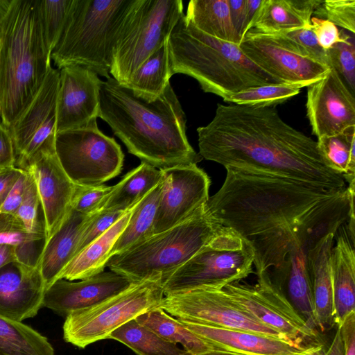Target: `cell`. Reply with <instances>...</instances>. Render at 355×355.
Masks as SVG:
<instances>
[{
	"label": "cell",
	"mask_w": 355,
	"mask_h": 355,
	"mask_svg": "<svg viewBox=\"0 0 355 355\" xmlns=\"http://www.w3.org/2000/svg\"><path fill=\"white\" fill-rule=\"evenodd\" d=\"M301 88L286 84L262 85L234 93L225 102L254 107H275L297 95Z\"/></svg>",
	"instance_id": "f35d334b"
},
{
	"label": "cell",
	"mask_w": 355,
	"mask_h": 355,
	"mask_svg": "<svg viewBox=\"0 0 355 355\" xmlns=\"http://www.w3.org/2000/svg\"><path fill=\"white\" fill-rule=\"evenodd\" d=\"M59 81V69L51 67L38 92L9 129L19 168L45 145L55 144Z\"/></svg>",
	"instance_id": "9a60e30c"
},
{
	"label": "cell",
	"mask_w": 355,
	"mask_h": 355,
	"mask_svg": "<svg viewBox=\"0 0 355 355\" xmlns=\"http://www.w3.org/2000/svg\"><path fill=\"white\" fill-rule=\"evenodd\" d=\"M198 355H240V354L224 351V350H220V349H214V350H211V351H209V352H205V353H202L200 354H198Z\"/></svg>",
	"instance_id": "680465c9"
},
{
	"label": "cell",
	"mask_w": 355,
	"mask_h": 355,
	"mask_svg": "<svg viewBox=\"0 0 355 355\" xmlns=\"http://www.w3.org/2000/svg\"><path fill=\"white\" fill-rule=\"evenodd\" d=\"M184 15L194 27L209 36L240 42L231 21L228 0H191Z\"/></svg>",
	"instance_id": "f1b7e54d"
},
{
	"label": "cell",
	"mask_w": 355,
	"mask_h": 355,
	"mask_svg": "<svg viewBox=\"0 0 355 355\" xmlns=\"http://www.w3.org/2000/svg\"><path fill=\"white\" fill-rule=\"evenodd\" d=\"M245 55L284 84L307 87L321 80L330 67L295 54L268 36L248 31L239 43Z\"/></svg>",
	"instance_id": "ac0fdd59"
},
{
	"label": "cell",
	"mask_w": 355,
	"mask_h": 355,
	"mask_svg": "<svg viewBox=\"0 0 355 355\" xmlns=\"http://www.w3.org/2000/svg\"><path fill=\"white\" fill-rule=\"evenodd\" d=\"M162 184V179L155 187L135 205L127 225L111 250L110 257L133 248L153 235Z\"/></svg>",
	"instance_id": "1f68e13d"
},
{
	"label": "cell",
	"mask_w": 355,
	"mask_h": 355,
	"mask_svg": "<svg viewBox=\"0 0 355 355\" xmlns=\"http://www.w3.org/2000/svg\"><path fill=\"white\" fill-rule=\"evenodd\" d=\"M181 0H134L120 28L110 73L125 85L168 40L183 15Z\"/></svg>",
	"instance_id": "ba28073f"
},
{
	"label": "cell",
	"mask_w": 355,
	"mask_h": 355,
	"mask_svg": "<svg viewBox=\"0 0 355 355\" xmlns=\"http://www.w3.org/2000/svg\"><path fill=\"white\" fill-rule=\"evenodd\" d=\"M306 108L318 138L355 126L354 94L333 67L321 80L307 86Z\"/></svg>",
	"instance_id": "d6986e66"
},
{
	"label": "cell",
	"mask_w": 355,
	"mask_h": 355,
	"mask_svg": "<svg viewBox=\"0 0 355 355\" xmlns=\"http://www.w3.org/2000/svg\"><path fill=\"white\" fill-rule=\"evenodd\" d=\"M126 211L127 210L101 209L93 214L81 234L76 255L111 227Z\"/></svg>",
	"instance_id": "f6af8a7d"
},
{
	"label": "cell",
	"mask_w": 355,
	"mask_h": 355,
	"mask_svg": "<svg viewBox=\"0 0 355 355\" xmlns=\"http://www.w3.org/2000/svg\"><path fill=\"white\" fill-rule=\"evenodd\" d=\"M45 290L37 267L18 261L4 266L0 268V315L18 322L36 316Z\"/></svg>",
	"instance_id": "603a6c76"
},
{
	"label": "cell",
	"mask_w": 355,
	"mask_h": 355,
	"mask_svg": "<svg viewBox=\"0 0 355 355\" xmlns=\"http://www.w3.org/2000/svg\"><path fill=\"white\" fill-rule=\"evenodd\" d=\"M197 132L200 155L225 169L331 190L347 187L327 165L317 141L286 123L275 107L218 103L212 120Z\"/></svg>",
	"instance_id": "6da1fadb"
},
{
	"label": "cell",
	"mask_w": 355,
	"mask_h": 355,
	"mask_svg": "<svg viewBox=\"0 0 355 355\" xmlns=\"http://www.w3.org/2000/svg\"><path fill=\"white\" fill-rule=\"evenodd\" d=\"M322 2L318 0H262L246 33L252 31L269 34L309 26L312 14Z\"/></svg>",
	"instance_id": "4316f807"
},
{
	"label": "cell",
	"mask_w": 355,
	"mask_h": 355,
	"mask_svg": "<svg viewBox=\"0 0 355 355\" xmlns=\"http://www.w3.org/2000/svg\"><path fill=\"white\" fill-rule=\"evenodd\" d=\"M135 320L167 341L181 345L191 355L216 349L159 306L139 315Z\"/></svg>",
	"instance_id": "d6a6232c"
},
{
	"label": "cell",
	"mask_w": 355,
	"mask_h": 355,
	"mask_svg": "<svg viewBox=\"0 0 355 355\" xmlns=\"http://www.w3.org/2000/svg\"><path fill=\"white\" fill-rule=\"evenodd\" d=\"M22 171L21 168L12 166L5 168L0 172V207Z\"/></svg>",
	"instance_id": "816d5d0a"
},
{
	"label": "cell",
	"mask_w": 355,
	"mask_h": 355,
	"mask_svg": "<svg viewBox=\"0 0 355 355\" xmlns=\"http://www.w3.org/2000/svg\"><path fill=\"white\" fill-rule=\"evenodd\" d=\"M0 355H55V351L31 327L0 315Z\"/></svg>",
	"instance_id": "836d02e7"
},
{
	"label": "cell",
	"mask_w": 355,
	"mask_h": 355,
	"mask_svg": "<svg viewBox=\"0 0 355 355\" xmlns=\"http://www.w3.org/2000/svg\"><path fill=\"white\" fill-rule=\"evenodd\" d=\"M134 0H73L60 36L51 53L56 69L78 65L110 77L114 48Z\"/></svg>",
	"instance_id": "8992f818"
},
{
	"label": "cell",
	"mask_w": 355,
	"mask_h": 355,
	"mask_svg": "<svg viewBox=\"0 0 355 355\" xmlns=\"http://www.w3.org/2000/svg\"><path fill=\"white\" fill-rule=\"evenodd\" d=\"M164 297L162 279L135 282L93 306L67 315L63 338L82 349L108 339L114 331L124 324L159 307Z\"/></svg>",
	"instance_id": "30bf717a"
},
{
	"label": "cell",
	"mask_w": 355,
	"mask_h": 355,
	"mask_svg": "<svg viewBox=\"0 0 355 355\" xmlns=\"http://www.w3.org/2000/svg\"><path fill=\"white\" fill-rule=\"evenodd\" d=\"M23 170L31 173L36 185L46 242L58 230L69 214L76 184L61 166L55 144H46L40 149Z\"/></svg>",
	"instance_id": "e0dca14e"
},
{
	"label": "cell",
	"mask_w": 355,
	"mask_h": 355,
	"mask_svg": "<svg viewBox=\"0 0 355 355\" xmlns=\"http://www.w3.org/2000/svg\"><path fill=\"white\" fill-rule=\"evenodd\" d=\"M314 12L354 35L355 0L322 1Z\"/></svg>",
	"instance_id": "ee69618b"
},
{
	"label": "cell",
	"mask_w": 355,
	"mask_h": 355,
	"mask_svg": "<svg viewBox=\"0 0 355 355\" xmlns=\"http://www.w3.org/2000/svg\"><path fill=\"white\" fill-rule=\"evenodd\" d=\"M98 117L128 153L159 170L202 159L188 141L185 114L170 83L148 102L110 77L101 86Z\"/></svg>",
	"instance_id": "3957f363"
},
{
	"label": "cell",
	"mask_w": 355,
	"mask_h": 355,
	"mask_svg": "<svg viewBox=\"0 0 355 355\" xmlns=\"http://www.w3.org/2000/svg\"><path fill=\"white\" fill-rule=\"evenodd\" d=\"M336 233L329 232L312 246L308 267L318 331L334 327L331 254Z\"/></svg>",
	"instance_id": "cb8c5ba5"
},
{
	"label": "cell",
	"mask_w": 355,
	"mask_h": 355,
	"mask_svg": "<svg viewBox=\"0 0 355 355\" xmlns=\"http://www.w3.org/2000/svg\"><path fill=\"white\" fill-rule=\"evenodd\" d=\"M26 171H22L0 207V211L14 214L19 207L24 193Z\"/></svg>",
	"instance_id": "7dc6e473"
},
{
	"label": "cell",
	"mask_w": 355,
	"mask_h": 355,
	"mask_svg": "<svg viewBox=\"0 0 355 355\" xmlns=\"http://www.w3.org/2000/svg\"><path fill=\"white\" fill-rule=\"evenodd\" d=\"M162 189L153 234L182 222L207 202L211 180L196 164L162 169Z\"/></svg>",
	"instance_id": "2e32d148"
},
{
	"label": "cell",
	"mask_w": 355,
	"mask_h": 355,
	"mask_svg": "<svg viewBox=\"0 0 355 355\" xmlns=\"http://www.w3.org/2000/svg\"><path fill=\"white\" fill-rule=\"evenodd\" d=\"M311 24L318 42L323 49L327 51L342 40L340 31L327 19L313 17Z\"/></svg>",
	"instance_id": "bcb514c9"
},
{
	"label": "cell",
	"mask_w": 355,
	"mask_h": 355,
	"mask_svg": "<svg viewBox=\"0 0 355 355\" xmlns=\"http://www.w3.org/2000/svg\"><path fill=\"white\" fill-rule=\"evenodd\" d=\"M349 218V208L340 199L329 200L315 208L300 226L277 285L286 291L292 305L317 329L308 267L309 250L329 232L337 233Z\"/></svg>",
	"instance_id": "8fae6325"
},
{
	"label": "cell",
	"mask_w": 355,
	"mask_h": 355,
	"mask_svg": "<svg viewBox=\"0 0 355 355\" xmlns=\"http://www.w3.org/2000/svg\"><path fill=\"white\" fill-rule=\"evenodd\" d=\"M168 46L172 76H189L198 81L203 92L223 101L248 88L284 84L254 64L239 44L200 31L184 14L171 31Z\"/></svg>",
	"instance_id": "5b68a950"
},
{
	"label": "cell",
	"mask_w": 355,
	"mask_h": 355,
	"mask_svg": "<svg viewBox=\"0 0 355 355\" xmlns=\"http://www.w3.org/2000/svg\"><path fill=\"white\" fill-rule=\"evenodd\" d=\"M51 67L39 0H11L0 30V121L6 128L33 101Z\"/></svg>",
	"instance_id": "277c9868"
},
{
	"label": "cell",
	"mask_w": 355,
	"mask_h": 355,
	"mask_svg": "<svg viewBox=\"0 0 355 355\" xmlns=\"http://www.w3.org/2000/svg\"><path fill=\"white\" fill-rule=\"evenodd\" d=\"M25 171L24 196L14 214L29 234L44 236V220L40 218V210L42 211V208L36 185L31 173L27 171Z\"/></svg>",
	"instance_id": "b9f144b4"
},
{
	"label": "cell",
	"mask_w": 355,
	"mask_h": 355,
	"mask_svg": "<svg viewBox=\"0 0 355 355\" xmlns=\"http://www.w3.org/2000/svg\"><path fill=\"white\" fill-rule=\"evenodd\" d=\"M159 307L177 319L287 340L252 318L223 288H201L164 295Z\"/></svg>",
	"instance_id": "5bb4252c"
},
{
	"label": "cell",
	"mask_w": 355,
	"mask_h": 355,
	"mask_svg": "<svg viewBox=\"0 0 355 355\" xmlns=\"http://www.w3.org/2000/svg\"><path fill=\"white\" fill-rule=\"evenodd\" d=\"M135 282L113 271L101 272L89 277L72 282L59 279L46 289L42 307L66 317L93 306L125 290Z\"/></svg>",
	"instance_id": "44dd1931"
},
{
	"label": "cell",
	"mask_w": 355,
	"mask_h": 355,
	"mask_svg": "<svg viewBox=\"0 0 355 355\" xmlns=\"http://www.w3.org/2000/svg\"><path fill=\"white\" fill-rule=\"evenodd\" d=\"M342 40L327 51L330 67L342 78L353 94L355 93L354 35L340 31Z\"/></svg>",
	"instance_id": "60d3db41"
},
{
	"label": "cell",
	"mask_w": 355,
	"mask_h": 355,
	"mask_svg": "<svg viewBox=\"0 0 355 355\" xmlns=\"http://www.w3.org/2000/svg\"><path fill=\"white\" fill-rule=\"evenodd\" d=\"M55 152L64 171L77 185L96 186L119 175L124 155L112 137L104 135L97 122L56 133Z\"/></svg>",
	"instance_id": "7c38bea8"
},
{
	"label": "cell",
	"mask_w": 355,
	"mask_h": 355,
	"mask_svg": "<svg viewBox=\"0 0 355 355\" xmlns=\"http://www.w3.org/2000/svg\"><path fill=\"white\" fill-rule=\"evenodd\" d=\"M14 261H17L15 247L0 245V268Z\"/></svg>",
	"instance_id": "f5cc1de1"
},
{
	"label": "cell",
	"mask_w": 355,
	"mask_h": 355,
	"mask_svg": "<svg viewBox=\"0 0 355 355\" xmlns=\"http://www.w3.org/2000/svg\"><path fill=\"white\" fill-rule=\"evenodd\" d=\"M114 186L104 184L83 186L76 184L71 208L86 216L92 215L103 207Z\"/></svg>",
	"instance_id": "7bdbcfd3"
},
{
	"label": "cell",
	"mask_w": 355,
	"mask_h": 355,
	"mask_svg": "<svg viewBox=\"0 0 355 355\" xmlns=\"http://www.w3.org/2000/svg\"><path fill=\"white\" fill-rule=\"evenodd\" d=\"M262 0H246L245 32L256 15Z\"/></svg>",
	"instance_id": "11a10c76"
},
{
	"label": "cell",
	"mask_w": 355,
	"mask_h": 355,
	"mask_svg": "<svg viewBox=\"0 0 355 355\" xmlns=\"http://www.w3.org/2000/svg\"><path fill=\"white\" fill-rule=\"evenodd\" d=\"M162 179L161 170L141 162L114 185L101 209L128 210L155 187Z\"/></svg>",
	"instance_id": "f546056e"
},
{
	"label": "cell",
	"mask_w": 355,
	"mask_h": 355,
	"mask_svg": "<svg viewBox=\"0 0 355 355\" xmlns=\"http://www.w3.org/2000/svg\"><path fill=\"white\" fill-rule=\"evenodd\" d=\"M72 3L73 0H39L43 35L51 53L60 36Z\"/></svg>",
	"instance_id": "ab89813d"
},
{
	"label": "cell",
	"mask_w": 355,
	"mask_h": 355,
	"mask_svg": "<svg viewBox=\"0 0 355 355\" xmlns=\"http://www.w3.org/2000/svg\"><path fill=\"white\" fill-rule=\"evenodd\" d=\"M263 35L295 54L330 67L327 51L323 49L318 42L311 24L303 28Z\"/></svg>",
	"instance_id": "74e56055"
},
{
	"label": "cell",
	"mask_w": 355,
	"mask_h": 355,
	"mask_svg": "<svg viewBox=\"0 0 355 355\" xmlns=\"http://www.w3.org/2000/svg\"><path fill=\"white\" fill-rule=\"evenodd\" d=\"M318 146L328 167L346 184L355 181V126L340 134L318 138Z\"/></svg>",
	"instance_id": "d590c367"
},
{
	"label": "cell",
	"mask_w": 355,
	"mask_h": 355,
	"mask_svg": "<svg viewBox=\"0 0 355 355\" xmlns=\"http://www.w3.org/2000/svg\"><path fill=\"white\" fill-rule=\"evenodd\" d=\"M44 243V236L29 234L12 214L0 211V245L15 248L17 261L36 266Z\"/></svg>",
	"instance_id": "8d00e7d4"
},
{
	"label": "cell",
	"mask_w": 355,
	"mask_h": 355,
	"mask_svg": "<svg viewBox=\"0 0 355 355\" xmlns=\"http://www.w3.org/2000/svg\"><path fill=\"white\" fill-rule=\"evenodd\" d=\"M337 327L340 331L344 355H355V312L348 315L343 323Z\"/></svg>",
	"instance_id": "f907efd6"
},
{
	"label": "cell",
	"mask_w": 355,
	"mask_h": 355,
	"mask_svg": "<svg viewBox=\"0 0 355 355\" xmlns=\"http://www.w3.org/2000/svg\"><path fill=\"white\" fill-rule=\"evenodd\" d=\"M11 0H0V30L2 19L10 6Z\"/></svg>",
	"instance_id": "6f0895ef"
},
{
	"label": "cell",
	"mask_w": 355,
	"mask_h": 355,
	"mask_svg": "<svg viewBox=\"0 0 355 355\" xmlns=\"http://www.w3.org/2000/svg\"><path fill=\"white\" fill-rule=\"evenodd\" d=\"M332 249L331 275L334 322L340 325L346 317L355 312V251L347 223L338 230Z\"/></svg>",
	"instance_id": "484cf974"
},
{
	"label": "cell",
	"mask_w": 355,
	"mask_h": 355,
	"mask_svg": "<svg viewBox=\"0 0 355 355\" xmlns=\"http://www.w3.org/2000/svg\"><path fill=\"white\" fill-rule=\"evenodd\" d=\"M221 227L205 203L182 222L112 256L106 267L135 282H163L206 245Z\"/></svg>",
	"instance_id": "52a82bcc"
},
{
	"label": "cell",
	"mask_w": 355,
	"mask_h": 355,
	"mask_svg": "<svg viewBox=\"0 0 355 355\" xmlns=\"http://www.w3.org/2000/svg\"><path fill=\"white\" fill-rule=\"evenodd\" d=\"M250 244L222 226L209 242L162 282L164 295L201 288H223L253 272Z\"/></svg>",
	"instance_id": "9c48e42d"
},
{
	"label": "cell",
	"mask_w": 355,
	"mask_h": 355,
	"mask_svg": "<svg viewBox=\"0 0 355 355\" xmlns=\"http://www.w3.org/2000/svg\"><path fill=\"white\" fill-rule=\"evenodd\" d=\"M327 349L322 343L318 344L313 350L306 355H327Z\"/></svg>",
	"instance_id": "9f6ffc18"
},
{
	"label": "cell",
	"mask_w": 355,
	"mask_h": 355,
	"mask_svg": "<svg viewBox=\"0 0 355 355\" xmlns=\"http://www.w3.org/2000/svg\"><path fill=\"white\" fill-rule=\"evenodd\" d=\"M5 169V168H4ZM3 169H0V172H1Z\"/></svg>",
	"instance_id": "91938a15"
},
{
	"label": "cell",
	"mask_w": 355,
	"mask_h": 355,
	"mask_svg": "<svg viewBox=\"0 0 355 355\" xmlns=\"http://www.w3.org/2000/svg\"><path fill=\"white\" fill-rule=\"evenodd\" d=\"M327 355H344L343 343L340 335V329L337 327L334 339L327 348Z\"/></svg>",
	"instance_id": "db71d44e"
},
{
	"label": "cell",
	"mask_w": 355,
	"mask_h": 355,
	"mask_svg": "<svg viewBox=\"0 0 355 355\" xmlns=\"http://www.w3.org/2000/svg\"><path fill=\"white\" fill-rule=\"evenodd\" d=\"M108 339L123 343L137 355H191L139 324L135 319L114 331Z\"/></svg>",
	"instance_id": "e575fe53"
},
{
	"label": "cell",
	"mask_w": 355,
	"mask_h": 355,
	"mask_svg": "<svg viewBox=\"0 0 355 355\" xmlns=\"http://www.w3.org/2000/svg\"><path fill=\"white\" fill-rule=\"evenodd\" d=\"M220 189L207 205L216 220L252 246L257 275L277 280L304 219L343 190H331L275 176L226 168Z\"/></svg>",
	"instance_id": "7a4b0ae2"
},
{
	"label": "cell",
	"mask_w": 355,
	"mask_h": 355,
	"mask_svg": "<svg viewBox=\"0 0 355 355\" xmlns=\"http://www.w3.org/2000/svg\"><path fill=\"white\" fill-rule=\"evenodd\" d=\"M135 205L106 232L82 250L64 269L60 279L80 280L103 272L111 250L127 225Z\"/></svg>",
	"instance_id": "83f0119b"
},
{
	"label": "cell",
	"mask_w": 355,
	"mask_h": 355,
	"mask_svg": "<svg viewBox=\"0 0 355 355\" xmlns=\"http://www.w3.org/2000/svg\"><path fill=\"white\" fill-rule=\"evenodd\" d=\"M171 76L167 40L139 66L123 85L136 96L150 102L163 94Z\"/></svg>",
	"instance_id": "4dcf8cb0"
},
{
	"label": "cell",
	"mask_w": 355,
	"mask_h": 355,
	"mask_svg": "<svg viewBox=\"0 0 355 355\" xmlns=\"http://www.w3.org/2000/svg\"><path fill=\"white\" fill-rule=\"evenodd\" d=\"M257 276L253 285L239 281L223 288L252 318L287 340L304 345L322 343L318 331L299 314L269 275L263 272Z\"/></svg>",
	"instance_id": "4fadbf2b"
},
{
	"label": "cell",
	"mask_w": 355,
	"mask_h": 355,
	"mask_svg": "<svg viewBox=\"0 0 355 355\" xmlns=\"http://www.w3.org/2000/svg\"><path fill=\"white\" fill-rule=\"evenodd\" d=\"M56 133L96 121L102 80L90 69L69 65L59 69Z\"/></svg>",
	"instance_id": "ffe728a7"
},
{
	"label": "cell",
	"mask_w": 355,
	"mask_h": 355,
	"mask_svg": "<svg viewBox=\"0 0 355 355\" xmlns=\"http://www.w3.org/2000/svg\"><path fill=\"white\" fill-rule=\"evenodd\" d=\"M15 153L8 129L0 121V169L15 166Z\"/></svg>",
	"instance_id": "c3c4849f"
},
{
	"label": "cell",
	"mask_w": 355,
	"mask_h": 355,
	"mask_svg": "<svg viewBox=\"0 0 355 355\" xmlns=\"http://www.w3.org/2000/svg\"><path fill=\"white\" fill-rule=\"evenodd\" d=\"M178 320L214 349L240 355H306L320 344H300L248 331Z\"/></svg>",
	"instance_id": "7402d4cb"
},
{
	"label": "cell",
	"mask_w": 355,
	"mask_h": 355,
	"mask_svg": "<svg viewBox=\"0 0 355 355\" xmlns=\"http://www.w3.org/2000/svg\"><path fill=\"white\" fill-rule=\"evenodd\" d=\"M92 215H83L71 208L58 230L44 242L36 267L46 289L60 279L64 269L76 255L81 234Z\"/></svg>",
	"instance_id": "d4e9b609"
},
{
	"label": "cell",
	"mask_w": 355,
	"mask_h": 355,
	"mask_svg": "<svg viewBox=\"0 0 355 355\" xmlns=\"http://www.w3.org/2000/svg\"><path fill=\"white\" fill-rule=\"evenodd\" d=\"M230 18L240 41L245 32L246 0H228Z\"/></svg>",
	"instance_id": "681fc988"
}]
</instances>
